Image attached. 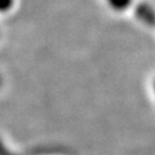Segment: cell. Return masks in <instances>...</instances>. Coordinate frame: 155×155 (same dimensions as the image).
<instances>
[{
  "instance_id": "obj_2",
  "label": "cell",
  "mask_w": 155,
  "mask_h": 155,
  "mask_svg": "<svg viewBox=\"0 0 155 155\" xmlns=\"http://www.w3.org/2000/svg\"><path fill=\"white\" fill-rule=\"evenodd\" d=\"M12 0H0V9H5L11 5Z\"/></svg>"
},
{
  "instance_id": "obj_3",
  "label": "cell",
  "mask_w": 155,
  "mask_h": 155,
  "mask_svg": "<svg viewBox=\"0 0 155 155\" xmlns=\"http://www.w3.org/2000/svg\"><path fill=\"white\" fill-rule=\"evenodd\" d=\"M154 87H155V83H154Z\"/></svg>"
},
{
  "instance_id": "obj_1",
  "label": "cell",
  "mask_w": 155,
  "mask_h": 155,
  "mask_svg": "<svg viewBox=\"0 0 155 155\" xmlns=\"http://www.w3.org/2000/svg\"><path fill=\"white\" fill-rule=\"evenodd\" d=\"M107 1L111 8L116 12L125 11L132 2V0H107Z\"/></svg>"
}]
</instances>
